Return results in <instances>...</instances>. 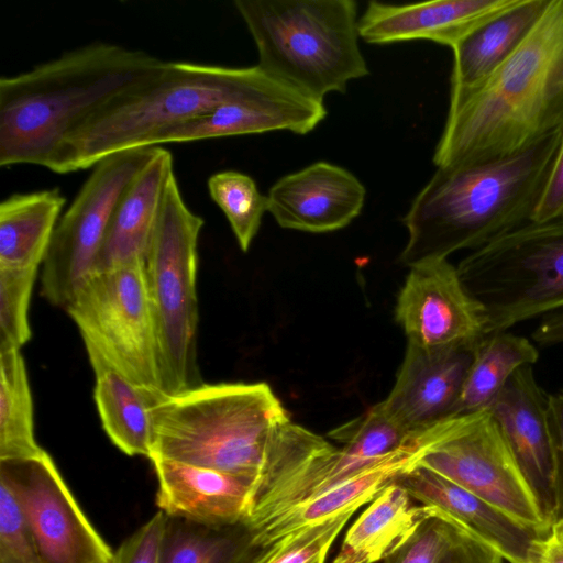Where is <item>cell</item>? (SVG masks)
Segmentation results:
<instances>
[{
  "label": "cell",
  "mask_w": 563,
  "mask_h": 563,
  "mask_svg": "<svg viewBox=\"0 0 563 563\" xmlns=\"http://www.w3.org/2000/svg\"><path fill=\"white\" fill-rule=\"evenodd\" d=\"M353 514L308 527L261 549L255 563H325L332 544Z\"/></svg>",
  "instance_id": "cell-33"
},
{
  "label": "cell",
  "mask_w": 563,
  "mask_h": 563,
  "mask_svg": "<svg viewBox=\"0 0 563 563\" xmlns=\"http://www.w3.org/2000/svg\"><path fill=\"white\" fill-rule=\"evenodd\" d=\"M95 373L93 399L104 432L130 456L150 459L152 451L151 402L121 374L97 358H89Z\"/></svg>",
  "instance_id": "cell-27"
},
{
  "label": "cell",
  "mask_w": 563,
  "mask_h": 563,
  "mask_svg": "<svg viewBox=\"0 0 563 563\" xmlns=\"http://www.w3.org/2000/svg\"><path fill=\"white\" fill-rule=\"evenodd\" d=\"M327 113L323 101L272 77L244 97L162 131L147 147L273 131L303 135L312 132Z\"/></svg>",
  "instance_id": "cell-14"
},
{
  "label": "cell",
  "mask_w": 563,
  "mask_h": 563,
  "mask_svg": "<svg viewBox=\"0 0 563 563\" xmlns=\"http://www.w3.org/2000/svg\"><path fill=\"white\" fill-rule=\"evenodd\" d=\"M34 431V407L20 350L0 352V460L43 453Z\"/></svg>",
  "instance_id": "cell-29"
},
{
  "label": "cell",
  "mask_w": 563,
  "mask_h": 563,
  "mask_svg": "<svg viewBox=\"0 0 563 563\" xmlns=\"http://www.w3.org/2000/svg\"><path fill=\"white\" fill-rule=\"evenodd\" d=\"M550 0H518L466 35L453 48L451 88L472 87L490 76L525 41Z\"/></svg>",
  "instance_id": "cell-24"
},
{
  "label": "cell",
  "mask_w": 563,
  "mask_h": 563,
  "mask_svg": "<svg viewBox=\"0 0 563 563\" xmlns=\"http://www.w3.org/2000/svg\"><path fill=\"white\" fill-rule=\"evenodd\" d=\"M422 465L542 533L540 507L488 409L450 416L419 432Z\"/></svg>",
  "instance_id": "cell-10"
},
{
  "label": "cell",
  "mask_w": 563,
  "mask_h": 563,
  "mask_svg": "<svg viewBox=\"0 0 563 563\" xmlns=\"http://www.w3.org/2000/svg\"><path fill=\"white\" fill-rule=\"evenodd\" d=\"M88 358H97L137 387L153 406L164 394L145 262L92 272L65 307Z\"/></svg>",
  "instance_id": "cell-9"
},
{
  "label": "cell",
  "mask_w": 563,
  "mask_h": 563,
  "mask_svg": "<svg viewBox=\"0 0 563 563\" xmlns=\"http://www.w3.org/2000/svg\"><path fill=\"white\" fill-rule=\"evenodd\" d=\"M419 454L420 442L415 435L407 445L382 462L253 530L255 545L266 549L302 529L344 514H354L380 494L398 474L413 466Z\"/></svg>",
  "instance_id": "cell-22"
},
{
  "label": "cell",
  "mask_w": 563,
  "mask_h": 563,
  "mask_svg": "<svg viewBox=\"0 0 563 563\" xmlns=\"http://www.w3.org/2000/svg\"><path fill=\"white\" fill-rule=\"evenodd\" d=\"M501 555L464 530L438 563H503Z\"/></svg>",
  "instance_id": "cell-39"
},
{
  "label": "cell",
  "mask_w": 563,
  "mask_h": 563,
  "mask_svg": "<svg viewBox=\"0 0 563 563\" xmlns=\"http://www.w3.org/2000/svg\"><path fill=\"white\" fill-rule=\"evenodd\" d=\"M416 434L396 422L380 402L329 432L331 439L342 444L344 455L362 470L387 459Z\"/></svg>",
  "instance_id": "cell-30"
},
{
  "label": "cell",
  "mask_w": 563,
  "mask_h": 563,
  "mask_svg": "<svg viewBox=\"0 0 563 563\" xmlns=\"http://www.w3.org/2000/svg\"><path fill=\"white\" fill-rule=\"evenodd\" d=\"M175 176L173 155L162 146L121 196L108 225L93 272H102L145 254L168 183Z\"/></svg>",
  "instance_id": "cell-21"
},
{
  "label": "cell",
  "mask_w": 563,
  "mask_h": 563,
  "mask_svg": "<svg viewBox=\"0 0 563 563\" xmlns=\"http://www.w3.org/2000/svg\"><path fill=\"white\" fill-rule=\"evenodd\" d=\"M0 563H42L24 515L0 482Z\"/></svg>",
  "instance_id": "cell-35"
},
{
  "label": "cell",
  "mask_w": 563,
  "mask_h": 563,
  "mask_svg": "<svg viewBox=\"0 0 563 563\" xmlns=\"http://www.w3.org/2000/svg\"><path fill=\"white\" fill-rule=\"evenodd\" d=\"M150 53L93 42L0 78V166L48 169L64 139L104 104L156 75Z\"/></svg>",
  "instance_id": "cell-3"
},
{
  "label": "cell",
  "mask_w": 563,
  "mask_h": 563,
  "mask_svg": "<svg viewBox=\"0 0 563 563\" xmlns=\"http://www.w3.org/2000/svg\"><path fill=\"white\" fill-rule=\"evenodd\" d=\"M563 218V134L550 175L534 209L533 222Z\"/></svg>",
  "instance_id": "cell-37"
},
{
  "label": "cell",
  "mask_w": 563,
  "mask_h": 563,
  "mask_svg": "<svg viewBox=\"0 0 563 563\" xmlns=\"http://www.w3.org/2000/svg\"><path fill=\"white\" fill-rule=\"evenodd\" d=\"M260 552L245 520L216 527L166 516L158 563H255Z\"/></svg>",
  "instance_id": "cell-28"
},
{
  "label": "cell",
  "mask_w": 563,
  "mask_h": 563,
  "mask_svg": "<svg viewBox=\"0 0 563 563\" xmlns=\"http://www.w3.org/2000/svg\"><path fill=\"white\" fill-rule=\"evenodd\" d=\"M532 339L543 346L563 343V310L541 318V322L532 332Z\"/></svg>",
  "instance_id": "cell-41"
},
{
  "label": "cell",
  "mask_w": 563,
  "mask_h": 563,
  "mask_svg": "<svg viewBox=\"0 0 563 563\" xmlns=\"http://www.w3.org/2000/svg\"><path fill=\"white\" fill-rule=\"evenodd\" d=\"M207 186L211 199L227 217L240 249L246 252L267 211V197L260 192L252 177L236 170L212 174Z\"/></svg>",
  "instance_id": "cell-31"
},
{
  "label": "cell",
  "mask_w": 563,
  "mask_h": 563,
  "mask_svg": "<svg viewBox=\"0 0 563 563\" xmlns=\"http://www.w3.org/2000/svg\"><path fill=\"white\" fill-rule=\"evenodd\" d=\"M563 132V0H550L525 41L490 76L450 89L437 167L499 159Z\"/></svg>",
  "instance_id": "cell-1"
},
{
  "label": "cell",
  "mask_w": 563,
  "mask_h": 563,
  "mask_svg": "<svg viewBox=\"0 0 563 563\" xmlns=\"http://www.w3.org/2000/svg\"><path fill=\"white\" fill-rule=\"evenodd\" d=\"M472 355L467 347H427L408 342L395 384L382 406L413 434L450 417Z\"/></svg>",
  "instance_id": "cell-17"
},
{
  "label": "cell",
  "mask_w": 563,
  "mask_h": 563,
  "mask_svg": "<svg viewBox=\"0 0 563 563\" xmlns=\"http://www.w3.org/2000/svg\"><path fill=\"white\" fill-rule=\"evenodd\" d=\"M484 306L488 334L563 310V218L530 221L472 251L457 265Z\"/></svg>",
  "instance_id": "cell-8"
},
{
  "label": "cell",
  "mask_w": 563,
  "mask_h": 563,
  "mask_svg": "<svg viewBox=\"0 0 563 563\" xmlns=\"http://www.w3.org/2000/svg\"><path fill=\"white\" fill-rule=\"evenodd\" d=\"M548 397L538 384L532 366H523L510 377L487 409L550 527L558 519V489L548 427Z\"/></svg>",
  "instance_id": "cell-15"
},
{
  "label": "cell",
  "mask_w": 563,
  "mask_h": 563,
  "mask_svg": "<svg viewBox=\"0 0 563 563\" xmlns=\"http://www.w3.org/2000/svg\"><path fill=\"white\" fill-rule=\"evenodd\" d=\"M166 515L158 510L115 551L120 563H158Z\"/></svg>",
  "instance_id": "cell-36"
},
{
  "label": "cell",
  "mask_w": 563,
  "mask_h": 563,
  "mask_svg": "<svg viewBox=\"0 0 563 563\" xmlns=\"http://www.w3.org/2000/svg\"><path fill=\"white\" fill-rule=\"evenodd\" d=\"M111 563H120V558H119V555H118V553H117V552L114 553V558H113V560L111 561Z\"/></svg>",
  "instance_id": "cell-42"
},
{
  "label": "cell",
  "mask_w": 563,
  "mask_h": 563,
  "mask_svg": "<svg viewBox=\"0 0 563 563\" xmlns=\"http://www.w3.org/2000/svg\"><path fill=\"white\" fill-rule=\"evenodd\" d=\"M528 563H563V519L554 521L536 541Z\"/></svg>",
  "instance_id": "cell-40"
},
{
  "label": "cell",
  "mask_w": 563,
  "mask_h": 563,
  "mask_svg": "<svg viewBox=\"0 0 563 563\" xmlns=\"http://www.w3.org/2000/svg\"><path fill=\"white\" fill-rule=\"evenodd\" d=\"M463 532L452 519L434 508L433 514L384 563H438Z\"/></svg>",
  "instance_id": "cell-34"
},
{
  "label": "cell",
  "mask_w": 563,
  "mask_h": 563,
  "mask_svg": "<svg viewBox=\"0 0 563 563\" xmlns=\"http://www.w3.org/2000/svg\"><path fill=\"white\" fill-rule=\"evenodd\" d=\"M266 197L279 227L324 233L345 228L361 213L366 189L347 169L317 162L279 178Z\"/></svg>",
  "instance_id": "cell-16"
},
{
  "label": "cell",
  "mask_w": 563,
  "mask_h": 563,
  "mask_svg": "<svg viewBox=\"0 0 563 563\" xmlns=\"http://www.w3.org/2000/svg\"><path fill=\"white\" fill-rule=\"evenodd\" d=\"M271 78L257 65L165 60L156 75L112 99L69 133L48 169L82 170L114 153L147 147L162 131L244 97Z\"/></svg>",
  "instance_id": "cell-4"
},
{
  "label": "cell",
  "mask_w": 563,
  "mask_h": 563,
  "mask_svg": "<svg viewBox=\"0 0 563 563\" xmlns=\"http://www.w3.org/2000/svg\"><path fill=\"white\" fill-rule=\"evenodd\" d=\"M434 511L391 482L352 523L332 563H378L395 553Z\"/></svg>",
  "instance_id": "cell-23"
},
{
  "label": "cell",
  "mask_w": 563,
  "mask_h": 563,
  "mask_svg": "<svg viewBox=\"0 0 563 563\" xmlns=\"http://www.w3.org/2000/svg\"><path fill=\"white\" fill-rule=\"evenodd\" d=\"M563 132L512 155L438 167L402 222L407 266L477 250L530 222L555 161Z\"/></svg>",
  "instance_id": "cell-2"
},
{
  "label": "cell",
  "mask_w": 563,
  "mask_h": 563,
  "mask_svg": "<svg viewBox=\"0 0 563 563\" xmlns=\"http://www.w3.org/2000/svg\"><path fill=\"white\" fill-rule=\"evenodd\" d=\"M151 459L255 479L290 417L266 383L205 384L151 407Z\"/></svg>",
  "instance_id": "cell-5"
},
{
  "label": "cell",
  "mask_w": 563,
  "mask_h": 563,
  "mask_svg": "<svg viewBox=\"0 0 563 563\" xmlns=\"http://www.w3.org/2000/svg\"><path fill=\"white\" fill-rule=\"evenodd\" d=\"M518 0H435L412 4L369 1L358 19L360 37L386 45L428 40L453 48L483 23Z\"/></svg>",
  "instance_id": "cell-19"
},
{
  "label": "cell",
  "mask_w": 563,
  "mask_h": 563,
  "mask_svg": "<svg viewBox=\"0 0 563 563\" xmlns=\"http://www.w3.org/2000/svg\"><path fill=\"white\" fill-rule=\"evenodd\" d=\"M393 483L416 501L443 512L509 563H528L536 541L544 534L422 465L401 472Z\"/></svg>",
  "instance_id": "cell-18"
},
{
  "label": "cell",
  "mask_w": 563,
  "mask_h": 563,
  "mask_svg": "<svg viewBox=\"0 0 563 563\" xmlns=\"http://www.w3.org/2000/svg\"><path fill=\"white\" fill-rule=\"evenodd\" d=\"M65 203L59 188L14 192L0 202V269L43 264Z\"/></svg>",
  "instance_id": "cell-25"
},
{
  "label": "cell",
  "mask_w": 563,
  "mask_h": 563,
  "mask_svg": "<svg viewBox=\"0 0 563 563\" xmlns=\"http://www.w3.org/2000/svg\"><path fill=\"white\" fill-rule=\"evenodd\" d=\"M257 49V66L323 101L369 74L358 45L354 0H236Z\"/></svg>",
  "instance_id": "cell-6"
},
{
  "label": "cell",
  "mask_w": 563,
  "mask_h": 563,
  "mask_svg": "<svg viewBox=\"0 0 563 563\" xmlns=\"http://www.w3.org/2000/svg\"><path fill=\"white\" fill-rule=\"evenodd\" d=\"M539 358L537 346L527 338L507 331L484 336L473 349L460 396L451 416L487 409L510 377Z\"/></svg>",
  "instance_id": "cell-26"
},
{
  "label": "cell",
  "mask_w": 563,
  "mask_h": 563,
  "mask_svg": "<svg viewBox=\"0 0 563 563\" xmlns=\"http://www.w3.org/2000/svg\"><path fill=\"white\" fill-rule=\"evenodd\" d=\"M395 317L409 343L427 347H467L488 334L484 306L464 286L448 258L409 267Z\"/></svg>",
  "instance_id": "cell-13"
},
{
  "label": "cell",
  "mask_w": 563,
  "mask_h": 563,
  "mask_svg": "<svg viewBox=\"0 0 563 563\" xmlns=\"http://www.w3.org/2000/svg\"><path fill=\"white\" fill-rule=\"evenodd\" d=\"M205 220L185 202L176 175L167 185L145 254L164 394L201 385L198 365V240Z\"/></svg>",
  "instance_id": "cell-7"
},
{
  "label": "cell",
  "mask_w": 563,
  "mask_h": 563,
  "mask_svg": "<svg viewBox=\"0 0 563 563\" xmlns=\"http://www.w3.org/2000/svg\"><path fill=\"white\" fill-rule=\"evenodd\" d=\"M156 150L140 147L99 161L62 213L42 264L41 295L65 309L93 272L112 213L131 181Z\"/></svg>",
  "instance_id": "cell-11"
},
{
  "label": "cell",
  "mask_w": 563,
  "mask_h": 563,
  "mask_svg": "<svg viewBox=\"0 0 563 563\" xmlns=\"http://www.w3.org/2000/svg\"><path fill=\"white\" fill-rule=\"evenodd\" d=\"M0 482L18 501L42 563H111L114 553L45 451L33 457L0 460Z\"/></svg>",
  "instance_id": "cell-12"
},
{
  "label": "cell",
  "mask_w": 563,
  "mask_h": 563,
  "mask_svg": "<svg viewBox=\"0 0 563 563\" xmlns=\"http://www.w3.org/2000/svg\"><path fill=\"white\" fill-rule=\"evenodd\" d=\"M151 461L156 504L166 516L216 527L245 520L253 478L162 457Z\"/></svg>",
  "instance_id": "cell-20"
},
{
  "label": "cell",
  "mask_w": 563,
  "mask_h": 563,
  "mask_svg": "<svg viewBox=\"0 0 563 563\" xmlns=\"http://www.w3.org/2000/svg\"><path fill=\"white\" fill-rule=\"evenodd\" d=\"M548 427L555 465L558 519H563V391L548 397Z\"/></svg>",
  "instance_id": "cell-38"
},
{
  "label": "cell",
  "mask_w": 563,
  "mask_h": 563,
  "mask_svg": "<svg viewBox=\"0 0 563 563\" xmlns=\"http://www.w3.org/2000/svg\"><path fill=\"white\" fill-rule=\"evenodd\" d=\"M38 268L0 269V352L31 339L29 307Z\"/></svg>",
  "instance_id": "cell-32"
}]
</instances>
